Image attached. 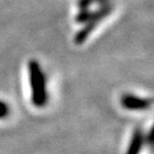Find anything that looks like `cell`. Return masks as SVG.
Instances as JSON below:
<instances>
[{
	"instance_id": "cell-5",
	"label": "cell",
	"mask_w": 154,
	"mask_h": 154,
	"mask_svg": "<svg viewBox=\"0 0 154 154\" xmlns=\"http://www.w3.org/2000/svg\"><path fill=\"white\" fill-rule=\"evenodd\" d=\"M146 143L149 147H152V145H153V128H151L149 134L145 135V144Z\"/></svg>"
},
{
	"instance_id": "cell-4",
	"label": "cell",
	"mask_w": 154,
	"mask_h": 154,
	"mask_svg": "<svg viewBox=\"0 0 154 154\" xmlns=\"http://www.w3.org/2000/svg\"><path fill=\"white\" fill-rule=\"evenodd\" d=\"M9 114V105L4 100H0V119H5Z\"/></svg>"
},
{
	"instance_id": "cell-2",
	"label": "cell",
	"mask_w": 154,
	"mask_h": 154,
	"mask_svg": "<svg viewBox=\"0 0 154 154\" xmlns=\"http://www.w3.org/2000/svg\"><path fill=\"white\" fill-rule=\"evenodd\" d=\"M121 105L129 111H147L152 106V98L140 97L134 94H125L121 97Z\"/></svg>"
},
{
	"instance_id": "cell-3",
	"label": "cell",
	"mask_w": 154,
	"mask_h": 154,
	"mask_svg": "<svg viewBox=\"0 0 154 154\" xmlns=\"http://www.w3.org/2000/svg\"><path fill=\"white\" fill-rule=\"evenodd\" d=\"M144 145H145V134L142 128H136L132 132L126 154H140Z\"/></svg>"
},
{
	"instance_id": "cell-1",
	"label": "cell",
	"mask_w": 154,
	"mask_h": 154,
	"mask_svg": "<svg viewBox=\"0 0 154 154\" xmlns=\"http://www.w3.org/2000/svg\"><path fill=\"white\" fill-rule=\"evenodd\" d=\"M29 79L31 88V102L35 107H44L48 103L47 79L38 61L31 60L29 63Z\"/></svg>"
}]
</instances>
